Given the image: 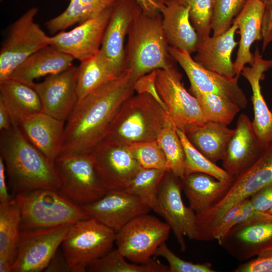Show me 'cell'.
Segmentation results:
<instances>
[{"mask_svg": "<svg viewBox=\"0 0 272 272\" xmlns=\"http://www.w3.org/2000/svg\"><path fill=\"white\" fill-rule=\"evenodd\" d=\"M180 179L189 207L196 215L214 206L225 194L232 180L220 181L201 172L191 173Z\"/></svg>", "mask_w": 272, "mask_h": 272, "instance_id": "4316f807", "label": "cell"}, {"mask_svg": "<svg viewBox=\"0 0 272 272\" xmlns=\"http://www.w3.org/2000/svg\"><path fill=\"white\" fill-rule=\"evenodd\" d=\"M185 154V175L195 172L208 174L220 181H228L231 177L223 168L217 166L196 149L186 134L176 127Z\"/></svg>", "mask_w": 272, "mask_h": 272, "instance_id": "74e56055", "label": "cell"}, {"mask_svg": "<svg viewBox=\"0 0 272 272\" xmlns=\"http://www.w3.org/2000/svg\"><path fill=\"white\" fill-rule=\"evenodd\" d=\"M72 225L21 230L12 272L44 271Z\"/></svg>", "mask_w": 272, "mask_h": 272, "instance_id": "7c38bea8", "label": "cell"}, {"mask_svg": "<svg viewBox=\"0 0 272 272\" xmlns=\"http://www.w3.org/2000/svg\"><path fill=\"white\" fill-rule=\"evenodd\" d=\"M181 179L170 171L166 172L158 193L160 215L172 229L181 251L186 245L184 237L194 239L196 228V214L184 204L181 191Z\"/></svg>", "mask_w": 272, "mask_h": 272, "instance_id": "9a60e30c", "label": "cell"}, {"mask_svg": "<svg viewBox=\"0 0 272 272\" xmlns=\"http://www.w3.org/2000/svg\"><path fill=\"white\" fill-rule=\"evenodd\" d=\"M252 63L245 66L242 75L249 82L251 90V101L254 118L252 121L254 131L262 146L265 148L272 142V111L263 98L261 91L260 81L264 78V73L272 68V59L263 58L256 47Z\"/></svg>", "mask_w": 272, "mask_h": 272, "instance_id": "44dd1931", "label": "cell"}, {"mask_svg": "<svg viewBox=\"0 0 272 272\" xmlns=\"http://www.w3.org/2000/svg\"><path fill=\"white\" fill-rule=\"evenodd\" d=\"M155 256H161L168 263V272H214L209 262L195 263L184 260L177 256L167 246L165 242L157 249Z\"/></svg>", "mask_w": 272, "mask_h": 272, "instance_id": "b9f144b4", "label": "cell"}, {"mask_svg": "<svg viewBox=\"0 0 272 272\" xmlns=\"http://www.w3.org/2000/svg\"><path fill=\"white\" fill-rule=\"evenodd\" d=\"M116 232L94 218L72 225L62 244V252L76 272L87 271L89 264L112 249Z\"/></svg>", "mask_w": 272, "mask_h": 272, "instance_id": "8992f818", "label": "cell"}, {"mask_svg": "<svg viewBox=\"0 0 272 272\" xmlns=\"http://www.w3.org/2000/svg\"><path fill=\"white\" fill-rule=\"evenodd\" d=\"M199 101L206 122L230 124L240 108L229 99L214 93L191 92Z\"/></svg>", "mask_w": 272, "mask_h": 272, "instance_id": "8d00e7d4", "label": "cell"}, {"mask_svg": "<svg viewBox=\"0 0 272 272\" xmlns=\"http://www.w3.org/2000/svg\"><path fill=\"white\" fill-rule=\"evenodd\" d=\"M264 4L260 0H247L234 19L240 33L238 49L234 62L236 76L239 77L247 64H251L254 54L251 52L252 44L262 40L261 24Z\"/></svg>", "mask_w": 272, "mask_h": 272, "instance_id": "d4e9b609", "label": "cell"}, {"mask_svg": "<svg viewBox=\"0 0 272 272\" xmlns=\"http://www.w3.org/2000/svg\"><path fill=\"white\" fill-rule=\"evenodd\" d=\"M171 228L148 213L132 219L116 232L117 249L128 260L146 263L168 238Z\"/></svg>", "mask_w": 272, "mask_h": 272, "instance_id": "9c48e42d", "label": "cell"}, {"mask_svg": "<svg viewBox=\"0 0 272 272\" xmlns=\"http://www.w3.org/2000/svg\"><path fill=\"white\" fill-rule=\"evenodd\" d=\"M247 0H213V16L212 28L213 35L221 34L228 30L233 21L242 10Z\"/></svg>", "mask_w": 272, "mask_h": 272, "instance_id": "ab89813d", "label": "cell"}, {"mask_svg": "<svg viewBox=\"0 0 272 272\" xmlns=\"http://www.w3.org/2000/svg\"><path fill=\"white\" fill-rule=\"evenodd\" d=\"M161 3L165 5L168 0H159Z\"/></svg>", "mask_w": 272, "mask_h": 272, "instance_id": "db71d44e", "label": "cell"}, {"mask_svg": "<svg viewBox=\"0 0 272 272\" xmlns=\"http://www.w3.org/2000/svg\"><path fill=\"white\" fill-rule=\"evenodd\" d=\"M13 124L10 113L3 103L0 101V131L10 128Z\"/></svg>", "mask_w": 272, "mask_h": 272, "instance_id": "816d5d0a", "label": "cell"}, {"mask_svg": "<svg viewBox=\"0 0 272 272\" xmlns=\"http://www.w3.org/2000/svg\"><path fill=\"white\" fill-rule=\"evenodd\" d=\"M261 24L262 49L264 51L272 42V0L264 3Z\"/></svg>", "mask_w": 272, "mask_h": 272, "instance_id": "7dc6e473", "label": "cell"}, {"mask_svg": "<svg viewBox=\"0 0 272 272\" xmlns=\"http://www.w3.org/2000/svg\"><path fill=\"white\" fill-rule=\"evenodd\" d=\"M0 101L8 109L14 123L42 112L39 97L33 88L12 78L0 82Z\"/></svg>", "mask_w": 272, "mask_h": 272, "instance_id": "83f0119b", "label": "cell"}, {"mask_svg": "<svg viewBox=\"0 0 272 272\" xmlns=\"http://www.w3.org/2000/svg\"><path fill=\"white\" fill-rule=\"evenodd\" d=\"M117 0H70L66 9L46 23L52 33L65 30L77 24L95 17L112 6Z\"/></svg>", "mask_w": 272, "mask_h": 272, "instance_id": "4dcf8cb0", "label": "cell"}, {"mask_svg": "<svg viewBox=\"0 0 272 272\" xmlns=\"http://www.w3.org/2000/svg\"><path fill=\"white\" fill-rule=\"evenodd\" d=\"M162 27L169 46L191 54L196 51L199 36L189 16V7L178 0H168L161 12Z\"/></svg>", "mask_w": 272, "mask_h": 272, "instance_id": "cb8c5ba5", "label": "cell"}, {"mask_svg": "<svg viewBox=\"0 0 272 272\" xmlns=\"http://www.w3.org/2000/svg\"><path fill=\"white\" fill-rule=\"evenodd\" d=\"M6 174L4 161L0 157V203L9 202L14 198L8 191Z\"/></svg>", "mask_w": 272, "mask_h": 272, "instance_id": "681fc988", "label": "cell"}, {"mask_svg": "<svg viewBox=\"0 0 272 272\" xmlns=\"http://www.w3.org/2000/svg\"><path fill=\"white\" fill-rule=\"evenodd\" d=\"M271 111H272V107H271Z\"/></svg>", "mask_w": 272, "mask_h": 272, "instance_id": "6f0895ef", "label": "cell"}, {"mask_svg": "<svg viewBox=\"0 0 272 272\" xmlns=\"http://www.w3.org/2000/svg\"><path fill=\"white\" fill-rule=\"evenodd\" d=\"M235 272H272V255L257 256L240 265Z\"/></svg>", "mask_w": 272, "mask_h": 272, "instance_id": "bcb514c9", "label": "cell"}, {"mask_svg": "<svg viewBox=\"0 0 272 272\" xmlns=\"http://www.w3.org/2000/svg\"><path fill=\"white\" fill-rule=\"evenodd\" d=\"M267 213L269 214H271L272 215V207L271 208V209L268 210L267 212Z\"/></svg>", "mask_w": 272, "mask_h": 272, "instance_id": "11a10c76", "label": "cell"}, {"mask_svg": "<svg viewBox=\"0 0 272 272\" xmlns=\"http://www.w3.org/2000/svg\"><path fill=\"white\" fill-rule=\"evenodd\" d=\"M17 124L32 144L55 161L61 150L65 121L40 112L23 118Z\"/></svg>", "mask_w": 272, "mask_h": 272, "instance_id": "7402d4cb", "label": "cell"}, {"mask_svg": "<svg viewBox=\"0 0 272 272\" xmlns=\"http://www.w3.org/2000/svg\"><path fill=\"white\" fill-rule=\"evenodd\" d=\"M238 28L232 23L224 33L199 38L194 60L205 68L229 78L236 76L232 53L238 42L235 35Z\"/></svg>", "mask_w": 272, "mask_h": 272, "instance_id": "603a6c76", "label": "cell"}, {"mask_svg": "<svg viewBox=\"0 0 272 272\" xmlns=\"http://www.w3.org/2000/svg\"><path fill=\"white\" fill-rule=\"evenodd\" d=\"M136 81L124 69L118 77L78 101L66 120L58 157L91 154L108 135L123 103L133 94Z\"/></svg>", "mask_w": 272, "mask_h": 272, "instance_id": "6da1fadb", "label": "cell"}, {"mask_svg": "<svg viewBox=\"0 0 272 272\" xmlns=\"http://www.w3.org/2000/svg\"><path fill=\"white\" fill-rule=\"evenodd\" d=\"M127 146L142 168L169 171L164 152L157 140L134 143Z\"/></svg>", "mask_w": 272, "mask_h": 272, "instance_id": "f35d334b", "label": "cell"}, {"mask_svg": "<svg viewBox=\"0 0 272 272\" xmlns=\"http://www.w3.org/2000/svg\"><path fill=\"white\" fill-rule=\"evenodd\" d=\"M21 230L54 227L90 218L80 206L59 190L38 189L15 195Z\"/></svg>", "mask_w": 272, "mask_h": 272, "instance_id": "5b68a950", "label": "cell"}, {"mask_svg": "<svg viewBox=\"0 0 272 272\" xmlns=\"http://www.w3.org/2000/svg\"><path fill=\"white\" fill-rule=\"evenodd\" d=\"M47 272H76L75 268L70 264L62 252L57 250L44 269Z\"/></svg>", "mask_w": 272, "mask_h": 272, "instance_id": "c3c4849f", "label": "cell"}, {"mask_svg": "<svg viewBox=\"0 0 272 272\" xmlns=\"http://www.w3.org/2000/svg\"><path fill=\"white\" fill-rule=\"evenodd\" d=\"M270 184H272V142L253 163L232 177L223 196L207 211L208 219L217 223L232 207Z\"/></svg>", "mask_w": 272, "mask_h": 272, "instance_id": "4fadbf2b", "label": "cell"}, {"mask_svg": "<svg viewBox=\"0 0 272 272\" xmlns=\"http://www.w3.org/2000/svg\"><path fill=\"white\" fill-rule=\"evenodd\" d=\"M166 172L163 169L142 168L123 190L140 198L160 215L158 193Z\"/></svg>", "mask_w": 272, "mask_h": 272, "instance_id": "e575fe53", "label": "cell"}, {"mask_svg": "<svg viewBox=\"0 0 272 272\" xmlns=\"http://www.w3.org/2000/svg\"><path fill=\"white\" fill-rule=\"evenodd\" d=\"M116 248L89 264L91 272H168L169 267L152 259L146 263L127 262Z\"/></svg>", "mask_w": 272, "mask_h": 272, "instance_id": "d6a6232c", "label": "cell"}, {"mask_svg": "<svg viewBox=\"0 0 272 272\" xmlns=\"http://www.w3.org/2000/svg\"><path fill=\"white\" fill-rule=\"evenodd\" d=\"M255 210L267 213L272 207V184L266 185L250 197Z\"/></svg>", "mask_w": 272, "mask_h": 272, "instance_id": "f6af8a7d", "label": "cell"}, {"mask_svg": "<svg viewBox=\"0 0 272 272\" xmlns=\"http://www.w3.org/2000/svg\"><path fill=\"white\" fill-rule=\"evenodd\" d=\"M181 74L174 65L156 70L155 85L176 127L188 134L207 122L198 99L184 86Z\"/></svg>", "mask_w": 272, "mask_h": 272, "instance_id": "52a82bcc", "label": "cell"}, {"mask_svg": "<svg viewBox=\"0 0 272 272\" xmlns=\"http://www.w3.org/2000/svg\"><path fill=\"white\" fill-rule=\"evenodd\" d=\"M77 78L78 66H71L34 83L32 87L39 97L42 112L65 122L78 101Z\"/></svg>", "mask_w": 272, "mask_h": 272, "instance_id": "e0dca14e", "label": "cell"}, {"mask_svg": "<svg viewBox=\"0 0 272 272\" xmlns=\"http://www.w3.org/2000/svg\"><path fill=\"white\" fill-rule=\"evenodd\" d=\"M90 154L107 191L124 189L142 169L127 145L108 136Z\"/></svg>", "mask_w": 272, "mask_h": 272, "instance_id": "8fae6325", "label": "cell"}, {"mask_svg": "<svg viewBox=\"0 0 272 272\" xmlns=\"http://www.w3.org/2000/svg\"><path fill=\"white\" fill-rule=\"evenodd\" d=\"M74 58L50 45L29 56L8 78H12L32 87L34 80L44 76L59 74L72 65Z\"/></svg>", "mask_w": 272, "mask_h": 272, "instance_id": "484cf974", "label": "cell"}, {"mask_svg": "<svg viewBox=\"0 0 272 272\" xmlns=\"http://www.w3.org/2000/svg\"><path fill=\"white\" fill-rule=\"evenodd\" d=\"M55 164L59 177V191L83 206L96 201L108 191L103 186L90 154L57 157Z\"/></svg>", "mask_w": 272, "mask_h": 272, "instance_id": "30bf717a", "label": "cell"}, {"mask_svg": "<svg viewBox=\"0 0 272 272\" xmlns=\"http://www.w3.org/2000/svg\"><path fill=\"white\" fill-rule=\"evenodd\" d=\"M157 141L164 152L169 171L182 178L185 175V154L176 127L169 116Z\"/></svg>", "mask_w": 272, "mask_h": 272, "instance_id": "d590c367", "label": "cell"}, {"mask_svg": "<svg viewBox=\"0 0 272 272\" xmlns=\"http://www.w3.org/2000/svg\"><path fill=\"white\" fill-rule=\"evenodd\" d=\"M189 7L191 23L199 38L210 35L213 16V0H178Z\"/></svg>", "mask_w": 272, "mask_h": 272, "instance_id": "60d3db41", "label": "cell"}, {"mask_svg": "<svg viewBox=\"0 0 272 272\" xmlns=\"http://www.w3.org/2000/svg\"><path fill=\"white\" fill-rule=\"evenodd\" d=\"M142 9L136 0H117L112 7L100 50L120 70H124L126 37L133 20Z\"/></svg>", "mask_w": 272, "mask_h": 272, "instance_id": "ffe728a7", "label": "cell"}, {"mask_svg": "<svg viewBox=\"0 0 272 272\" xmlns=\"http://www.w3.org/2000/svg\"><path fill=\"white\" fill-rule=\"evenodd\" d=\"M21 213L14 197L0 203V260L13 264L20 235Z\"/></svg>", "mask_w": 272, "mask_h": 272, "instance_id": "1f68e13d", "label": "cell"}, {"mask_svg": "<svg viewBox=\"0 0 272 272\" xmlns=\"http://www.w3.org/2000/svg\"><path fill=\"white\" fill-rule=\"evenodd\" d=\"M113 6L70 31L50 37V45L80 61L91 56L100 49Z\"/></svg>", "mask_w": 272, "mask_h": 272, "instance_id": "2e32d148", "label": "cell"}, {"mask_svg": "<svg viewBox=\"0 0 272 272\" xmlns=\"http://www.w3.org/2000/svg\"><path fill=\"white\" fill-rule=\"evenodd\" d=\"M270 255H272V244L260 250L255 254V256H266Z\"/></svg>", "mask_w": 272, "mask_h": 272, "instance_id": "f5cc1de1", "label": "cell"}, {"mask_svg": "<svg viewBox=\"0 0 272 272\" xmlns=\"http://www.w3.org/2000/svg\"><path fill=\"white\" fill-rule=\"evenodd\" d=\"M123 70L119 69L100 49L80 61L78 66V101L103 84L118 77Z\"/></svg>", "mask_w": 272, "mask_h": 272, "instance_id": "f1b7e54d", "label": "cell"}, {"mask_svg": "<svg viewBox=\"0 0 272 272\" xmlns=\"http://www.w3.org/2000/svg\"><path fill=\"white\" fill-rule=\"evenodd\" d=\"M156 77V70L139 78L134 84V91L137 93H147L151 95L160 103L167 112V107L161 99L156 89L155 85Z\"/></svg>", "mask_w": 272, "mask_h": 272, "instance_id": "ee69618b", "label": "cell"}, {"mask_svg": "<svg viewBox=\"0 0 272 272\" xmlns=\"http://www.w3.org/2000/svg\"><path fill=\"white\" fill-rule=\"evenodd\" d=\"M260 1H261L262 2H263V3H265V2H266L267 1H269V0H260Z\"/></svg>", "mask_w": 272, "mask_h": 272, "instance_id": "9f6ffc18", "label": "cell"}, {"mask_svg": "<svg viewBox=\"0 0 272 272\" xmlns=\"http://www.w3.org/2000/svg\"><path fill=\"white\" fill-rule=\"evenodd\" d=\"M169 53L185 73L191 92L211 93L224 96L240 109L246 108L247 99L238 84V77L229 78L208 70L198 63L187 52L169 46Z\"/></svg>", "mask_w": 272, "mask_h": 272, "instance_id": "5bb4252c", "label": "cell"}, {"mask_svg": "<svg viewBox=\"0 0 272 272\" xmlns=\"http://www.w3.org/2000/svg\"><path fill=\"white\" fill-rule=\"evenodd\" d=\"M0 157L15 195L38 189L59 190L55 161L32 144L18 124L1 131Z\"/></svg>", "mask_w": 272, "mask_h": 272, "instance_id": "7a4b0ae2", "label": "cell"}, {"mask_svg": "<svg viewBox=\"0 0 272 272\" xmlns=\"http://www.w3.org/2000/svg\"><path fill=\"white\" fill-rule=\"evenodd\" d=\"M242 201L230 209L221 219L212 232V239L222 245L224 240L231 228L233 221L238 214Z\"/></svg>", "mask_w": 272, "mask_h": 272, "instance_id": "7bdbcfd3", "label": "cell"}, {"mask_svg": "<svg viewBox=\"0 0 272 272\" xmlns=\"http://www.w3.org/2000/svg\"><path fill=\"white\" fill-rule=\"evenodd\" d=\"M264 148L254 131L252 121L242 113L222 160L223 168L231 177L236 176L253 163Z\"/></svg>", "mask_w": 272, "mask_h": 272, "instance_id": "d6986e66", "label": "cell"}, {"mask_svg": "<svg viewBox=\"0 0 272 272\" xmlns=\"http://www.w3.org/2000/svg\"><path fill=\"white\" fill-rule=\"evenodd\" d=\"M127 37L124 67L137 80L154 71L173 65L161 12L149 13L142 9L133 20Z\"/></svg>", "mask_w": 272, "mask_h": 272, "instance_id": "3957f363", "label": "cell"}, {"mask_svg": "<svg viewBox=\"0 0 272 272\" xmlns=\"http://www.w3.org/2000/svg\"><path fill=\"white\" fill-rule=\"evenodd\" d=\"M234 132L235 128H230L226 124L208 121L186 135L196 149L216 163L223 159Z\"/></svg>", "mask_w": 272, "mask_h": 272, "instance_id": "f546056e", "label": "cell"}, {"mask_svg": "<svg viewBox=\"0 0 272 272\" xmlns=\"http://www.w3.org/2000/svg\"><path fill=\"white\" fill-rule=\"evenodd\" d=\"M168 118L153 96L147 93L133 94L120 107L107 136L126 145L157 140Z\"/></svg>", "mask_w": 272, "mask_h": 272, "instance_id": "277c9868", "label": "cell"}, {"mask_svg": "<svg viewBox=\"0 0 272 272\" xmlns=\"http://www.w3.org/2000/svg\"><path fill=\"white\" fill-rule=\"evenodd\" d=\"M142 10L149 13L161 12L164 5L159 0H136Z\"/></svg>", "mask_w": 272, "mask_h": 272, "instance_id": "f907efd6", "label": "cell"}, {"mask_svg": "<svg viewBox=\"0 0 272 272\" xmlns=\"http://www.w3.org/2000/svg\"><path fill=\"white\" fill-rule=\"evenodd\" d=\"M38 11L30 8L11 25L0 50V82L29 56L50 45V37L34 21Z\"/></svg>", "mask_w": 272, "mask_h": 272, "instance_id": "ba28073f", "label": "cell"}, {"mask_svg": "<svg viewBox=\"0 0 272 272\" xmlns=\"http://www.w3.org/2000/svg\"><path fill=\"white\" fill-rule=\"evenodd\" d=\"M228 235H234L249 248L248 257L255 256L258 251L272 244V219L243 223L232 228Z\"/></svg>", "mask_w": 272, "mask_h": 272, "instance_id": "836d02e7", "label": "cell"}, {"mask_svg": "<svg viewBox=\"0 0 272 272\" xmlns=\"http://www.w3.org/2000/svg\"><path fill=\"white\" fill-rule=\"evenodd\" d=\"M82 207L90 218L115 232L132 219L151 210L140 198L123 189L109 190L99 199Z\"/></svg>", "mask_w": 272, "mask_h": 272, "instance_id": "ac0fdd59", "label": "cell"}]
</instances>
